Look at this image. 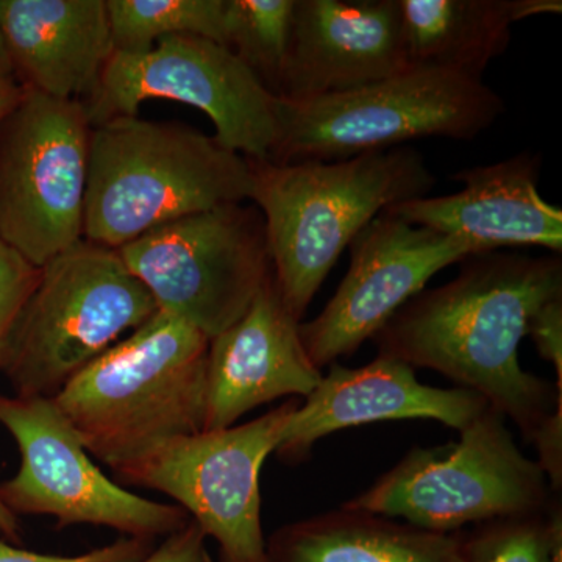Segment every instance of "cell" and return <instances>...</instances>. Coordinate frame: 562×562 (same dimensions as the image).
I'll return each instance as SVG.
<instances>
[{"label": "cell", "instance_id": "obj_30", "mask_svg": "<svg viewBox=\"0 0 562 562\" xmlns=\"http://www.w3.org/2000/svg\"><path fill=\"white\" fill-rule=\"evenodd\" d=\"M14 79L13 68H11L9 50H7L5 40L0 31V80Z\"/></svg>", "mask_w": 562, "mask_h": 562}, {"label": "cell", "instance_id": "obj_25", "mask_svg": "<svg viewBox=\"0 0 562 562\" xmlns=\"http://www.w3.org/2000/svg\"><path fill=\"white\" fill-rule=\"evenodd\" d=\"M155 541L136 538H121L110 546L99 547L76 557H58L20 549L0 541V562H138L149 557Z\"/></svg>", "mask_w": 562, "mask_h": 562}, {"label": "cell", "instance_id": "obj_29", "mask_svg": "<svg viewBox=\"0 0 562 562\" xmlns=\"http://www.w3.org/2000/svg\"><path fill=\"white\" fill-rule=\"evenodd\" d=\"M0 535L7 539V541L13 543L21 542V527L18 522V516L0 502Z\"/></svg>", "mask_w": 562, "mask_h": 562}, {"label": "cell", "instance_id": "obj_10", "mask_svg": "<svg viewBox=\"0 0 562 562\" xmlns=\"http://www.w3.org/2000/svg\"><path fill=\"white\" fill-rule=\"evenodd\" d=\"M299 405L290 398L247 424L173 439L113 471L122 483L179 503L216 541L221 562H268L260 473Z\"/></svg>", "mask_w": 562, "mask_h": 562}, {"label": "cell", "instance_id": "obj_5", "mask_svg": "<svg viewBox=\"0 0 562 562\" xmlns=\"http://www.w3.org/2000/svg\"><path fill=\"white\" fill-rule=\"evenodd\" d=\"M503 111L505 103L482 79L412 68L324 98L277 99V139L268 161L349 160L435 136L471 140Z\"/></svg>", "mask_w": 562, "mask_h": 562}, {"label": "cell", "instance_id": "obj_7", "mask_svg": "<svg viewBox=\"0 0 562 562\" xmlns=\"http://www.w3.org/2000/svg\"><path fill=\"white\" fill-rule=\"evenodd\" d=\"M505 419L490 406L460 441L416 447L344 506L436 532L549 512L557 502L549 479L520 452Z\"/></svg>", "mask_w": 562, "mask_h": 562}, {"label": "cell", "instance_id": "obj_6", "mask_svg": "<svg viewBox=\"0 0 562 562\" xmlns=\"http://www.w3.org/2000/svg\"><path fill=\"white\" fill-rule=\"evenodd\" d=\"M157 312L120 251L81 239L40 269L0 372L14 395L54 398L124 333Z\"/></svg>", "mask_w": 562, "mask_h": 562}, {"label": "cell", "instance_id": "obj_4", "mask_svg": "<svg viewBox=\"0 0 562 562\" xmlns=\"http://www.w3.org/2000/svg\"><path fill=\"white\" fill-rule=\"evenodd\" d=\"M250 195L249 160L195 128L138 114L91 128L87 241L117 250L158 225Z\"/></svg>", "mask_w": 562, "mask_h": 562}, {"label": "cell", "instance_id": "obj_27", "mask_svg": "<svg viewBox=\"0 0 562 562\" xmlns=\"http://www.w3.org/2000/svg\"><path fill=\"white\" fill-rule=\"evenodd\" d=\"M206 536L194 520H190L180 531L168 536L149 557L138 562H210L206 550Z\"/></svg>", "mask_w": 562, "mask_h": 562}, {"label": "cell", "instance_id": "obj_14", "mask_svg": "<svg viewBox=\"0 0 562 562\" xmlns=\"http://www.w3.org/2000/svg\"><path fill=\"white\" fill-rule=\"evenodd\" d=\"M412 68L398 0H294L279 98H324Z\"/></svg>", "mask_w": 562, "mask_h": 562}, {"label": "cell", "instance_id": "obj_11", "mask_svg": "<svg viewBox=\"0 0 562 562\" xmlns=\"http://www.w3.org/2000/svg\"><path fill=\"white\" fill-rule=\"evenodd\" d=\"M166 99L210 117L213 138L249 160L268 161L277 139V99L231 49L199 36H166L140 55L114 52L83 101L91 127L136 116L140 103Z\"/></svg>", "mask_w": 562, "mask_h": 562}, {"label": "cell", "instance_id": "obj_23", "mask_svg": "<svg viewBox=\"0 0 562 562\" xmlns=\"http://www.w3.org/2000/svg\"><path fill=\"white\" fill-rule=\"evenodd\" d=\"M562 550V509L502 517L462 532L464 562H553Z\"/></svg>", "mask_w": 562, "mask_h": 562}, {"label": "cell", "instance_id": "obj_3", "mask_svg": "<svg viewBox=\"0 0 562 562\" xmlns=\"http://www.w3.org/2000/svg\"><path fill=\"white\" fill-rule=\"evenodd\" d=\"M210 339L157 312L52 401L111 471L205 428Z\"/></svg>", "mask_w": 562, "mask_h": 562}, {"label": "cell", "instance_id": "obj_19", "mask_svg": "<svg viewBox=\"0 0 562 562\" xmlns=\"http://www.w3.org/2000/svg\"><path fill=\"white\" fill-rule=\"evenodd\" d=\"M413 68L482 79L512 43L516 22L560 14L561 0H398Z\"/></svg>", "mask_w": 562, "mask_h": 562}, {"label": "cell", "instance_id": "obj_9", "mask_svg": "<svg viewBox=\"0 0 562 562\" xmlns=\"http://www.w3.org/2000/svg\"><path fill=\"white\" fill-rule=\"evenodd\" d=\"M91 128L80 101L25 88L0 121V241L35 268L83 239Z\"/></svg>", "mask_w": 562, "mask_h": 562}, {"label": "cell", "instance_id": "obj_26", "mask_svg": "<svg viewBox=\"0 0 562 562\" xmlns=\"http://www.w3.org/2000/svg\"><path fill=\"white\" fill-rule=\"evenodd\" d=\"M527 336L542 360L552 362L558 373V391H562V295L539 306L528 322Z\"/></svg>", "mask_w": 562, "mask_h": 562}, {"label": "cell", "instance_id": "obj_15", "mask_svg": "<svg viewBox=\"0 0 562 562\" xmlns=\"http://www.w3.org/2000/svg\"><path fill=\"white\" fill-rule=\"evenodd\" d=\"M301 324L272 269L249 310L210 341L203 431L231 428L266 403L312 394L322 372L303 347Z\"/></svg>", "mask_w": 562, "mask_h": 562}, {"label": "cell", "instance_id": "obj_13", "mask_svg": "<svg viewBox=\"0 0 562 562\" xmlns=\"http://www.w3.org/2000/svg\"><path fill=\"white\" fill-rule=\"evenodd\" d=\"M350 266L319 316L302 322L301 338L319 371L372 339L447 266L487 251L417 227L383 211L350 243Z\"/></svg>", "mask_w": 562, "mask_h": 562}, {"label": "cell", "instance_id": "obj_8", "mask_svg": "<svg viewBox=\"0 0 562 562\" xmlns=\"http://www.w3.org/2000/svg\"><path fill=\"white\" fill-rule=\"evenodd\" d=\"M117 251L158 312L210 341L249 310L272 272L265 220L243 203L158 225Z\"/></svg>", "mask_w": 562, "mask_h": 562}, {"label": "cell", "instance_id": "obj_21", "mask_svg": "<svg viewBox=\"0 0 562 562\" xmlns=\"http://www.w3.org/2000/svg\"><path fill=\"white\" fill-rule=\"evenodd\" d=\"M114 52L146 54L166 36L188 35L224 46L225 0H105Z\"/></svg>", "mask_w": 562, "mask_h": 562}, {"label": "cell", "instance_id": "obj_31", "mask_svg": "<svg viewBox=\"0 0 562 562\" xmlns=\"http://www.w3.org/2000/svg\"><path fill=\"white\" fill-rule=\"evenodd\" d=\"M553 562H562V550H560V552L557 553V557H554Z\"/></svg>", "mask_w": 562, "mask_h": 562}, {"label": "cell", "instance_id": "obj_20", "mask_svg": "<svg viewBox=\"0 0 562 562\" xmlns=\"http://www.w3.org/2000/svg\"><path fill=\"white\" fill-rule=\"evenodd\" d=\"M268 562H464L462 532L422 530L349 509L283 525L266 539Z\"/></svg>", "mask_w": 562, "mask_h": 562}, {"label": "cell", "instance_id": "obj_2", "mask_svg": "<svg viewBox=\"0 0 562 562\" xmlns=\"http://www.w3.org/2000/svg\"><path fill=\"white\" fill-rule=\"evenodd\" d=\"M249 162L250 201L265 220L277 286L299 322L358 233L436 184L424 157L406 146L341 161Z\"/></svg>", "mask_w": 562, "mask_h": 562}, {"label": "cell", "instance_id": "obj_18", "mask_svg": "<svg viewBox=\"0 0 562 562\" xmlns=\"http://www.w3.org/2000/svg\"><path fill=\"white\" fill-rule=\"evenodd\" d=\"M0 31L25 90L87 101L113 57L105 0H0Z\"/></svg>", "mask_w": 562, "mask_h": 562}, {"label": "cell", "instance_id": "obj_22", "mask_svg": "<svg viewBox=\"0 0 562 562\" xmlns=\"http://www.w3.org/2000/svg\"><path fill=\"white\" fill-rule=\"evenodd\" d=\"M294 0H225L224 46L279 98Z\"/></svg>", "mask_w": 562, "mask_h": 562}, {"label": "cell", "instance_id": "obj_1", "mask_svg": "<svg viewBox=\"0 0 562 562\" xmlns=\"http://www.w3.org/2000/svg\"><path fill=\"white\" fill-rule=\"evenodd\" d=\"M561 295V255L480 251L461 261L452 281L414 295L372 341L379 355L482 395L532 442L562 409V391L524 371L519 346L532 314Z\"/></svg>", "mask_w": 562, "mask_h": 562}, {"label": "cell", "instance_id": "obj_24", "mask_svg": "<svg viewBox=\"0 0 562 562\" xmlns=\"http://www.w3.org/2000/svg\"><path fill=\"white\" fill-rule=\"evenodd\" d=\"M40 280V269L0 241V371L11 335Z\"/></svg>", "mask_w": 562, "mask_h": 562}, {"label": "cell", "instance_id": "obj_17", "mask_svg": "<svg viewBox=\"0 0 562 562\" xmlns=\"http://www.w3.org/2000/svg\"><path fill=\"white\" fill-rule=\"evenodd\" d=\"M539 155H514L454 173L453 179L462 183L454 194L425 195L384 211L487 251L542 247L561 255L562 211L539 194Z\"/></svg>", "mask_w": 562, "mask_h": 562}, {"label": "cell", "instance_id": "obj_28", "mask_svg": "<svg viewBox=\"0 0 562 562\" xmlns=\"http://www.w3.org/2000/svg\"><path fill=\"white\" fill-rule=\"evenodd\" d=\"M24 88L14 79L0 80V121L20 102Z\"/></svg>", "mask_w": 562, "mask_h": 562}, {"label": "cell", "instance_id": "obj_12", "mask_svg": "<svg viewBox=\"0 0 562 562\" xmlns=\"http://www.w3.org/2000/svg\"><path fill=\"white\" fill-rule=\"evenodd\" d=\"M0 425L21 453L20 471L0 483V502L14 516H52L58 528L98 525L147 541L190 522L179 505L139 497L110 480L52 398L0 395Z\"/></svg>", "mask_w": 562, "mask_h": 562}, {"label": "cell", "instance_id": "obj_16", "mask_svg": "<svg viewBox=\"0 0 562 562\" xmlns=\"http://www.w3.org/2000/svg\"><path fill=\"white\" fill-rule=\"evenodd\" d=\"M292 414L277 447L279 460H308L314 443L325 436L373 422L428 419L462 431L490 403L464 387L427 386L416 371L397 358L379 355L362 368L333 362L330 372Z\"/></svg>", "mask_w": 562, "mask_h": 562}]
</instances>
